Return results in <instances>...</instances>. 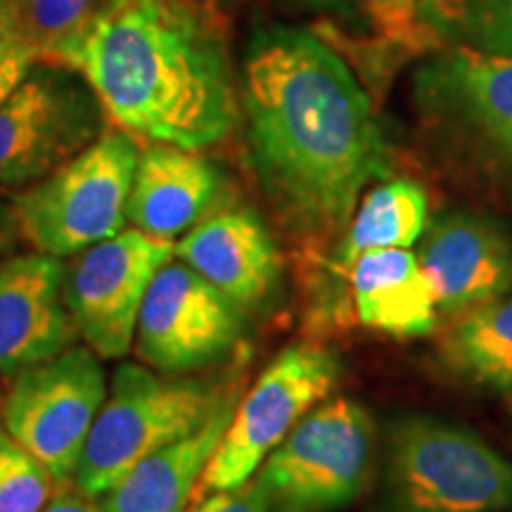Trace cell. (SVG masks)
Here are the masks:
<instances>
[{"mask_svg": "<svg viewBox=\"0 0 512 512\" xmlns=\"http://www.w3.org/2000/svg\"><path fill=\"white\" fill-rule=\"evenodd\" d=\"M242 112L261 195L275 221L304 245L347 228L361 190L389 174L368 95L311 31H256L242 72Z\"/></svg>", "mask_w": 512, "mask_h": 512, "instance_id": "cell-1", "label": "cell"}, {"mask_svg": "<svg viewBox=\"0 0 512 512\" xmlns=\"http://www.w3.org/2000/svg\"><path fill=\"white\" fill-rule=\"evenodd\" d=\"M76 69L119 131L188 150L238 124L216 12L181 0H124L76 50Z\"/></svg>", "mask_w": 512, "mask_h": 512, "instance_id": "cell-2", "label": "cell"}, {"mask_svg": "<svg viewBox=\"0 0 512 512\" xmlns=\"http://www.w3.org/2000/svg\"><path fill=\"white\" fill-rule=\"evenodd\" d=\"M363 512H512V460L456 422L401 415Z\"/></svg>", "mask_w": 512, "mask_h": 512, "instance_id": "cell-3", "label": "cell"}, {"mask_svg": "<svg viewBox=\"0 0 512 512\" xmlns=\"http://www.w3.org/2000/svg\"><path fill=\"white\" fill-rule=\"evenodd\" d=\"M221 401L200 380L121 361L88 434L74 486L100 501L140 460L195 432Z\"/></svg>", "mask_w": 512, "mask_h": 512, "instance_id": "cell-4", "label": "cell"}, {"mask_svg": "<svg viewBox=\"0 0 512 512\" xmlns=\"http://www.w3.org/2000/svg\"><path fill=\"white\" fill-rule=\"evenodd\" d=\"M138 155L136 138L107 128L55 174L19 190L10 204L22 242L64 261L121 233Z\"/></svg>", "mask_w": 512, "mask_h": 512, "instance_id": "cell-5", "label": "cell"}, {"mask_svg": "<svg viewBox=\"0 0 512 512\" xmlns=\"http://www.w3.org/2000/svg\"><path fill=\"white\" fill-rule=\"evenodd\" d=\"M377 470L375 420L358 401L318 403L256 477L268 512H339L366 496Z\"/></svg>", "mask_w": 512, "mask_h": 512, "instance_id": "cell-6", "label": "cell"}, {"mask_svg": "<svg viewBox=\"0 0 512 512\" xmlns=\"http://www.w3.org/2000/svg\"><path fill=\"white\" fill-rule=\"evenodd\" d=\"M337 380L339 361L330 349L292 344L280 351L240 406L233 408L226 432L195 486V503L247 484L297 422L328 399Z\"/></svg>", "mask_w": 512, "mask_h": 512, "instance_id": "cell-7", "label": "cell"}, {"mask_svg": "<svg viewBox=\"0 0 512 512\" xmlns=\"http://www.w3.org/2000/svg\"><path fill=\"white\" fill-rule=\"evenodd\" d=\"M107 131L98 95L76 69L36 62L0 105V188L24 190Z\"/></svg>", "mask_w": 512, "mask_h": 512, "instance_id": "cell-8", "label": "cell"}, {"mask_svg": "<svg viewBox=\"0 0 512 512\" xmlns=\"http://www.w3.org/2000/svg\"><path fill=\"white\" fill-rule=\"evenodd\" d=\"M107 387L102 358L74 344L12 377L0 399V422L57 484H74Z\"/></svg>", "mask_w": 512, "mask_h": 512, "instance_id": "cell-9", "label": "cell"}, {"mask_svg": "<svg viewBox=\"0 0 512 512\" xmlns=\"http://www.w3.org/2000/svg\"><path fill=\"white\" fill-rule=\"evenodd\" d=\"M422 117L512 190V57L448 48L415 74Z\"/></svg>", "mask_w": 512, "mask_h": 512, "instance_id": "cell-10", "label": "cell"}, {"mask_svg": "<svg viewBox=\"0 0 512 512\" xmlns=\"http://www.w3.org/2000/svg\"><path fill=\"white\" fill-rule=\"evenodd\" d=\"M176 256V242L124 228L64 264V299L76 335L102 361L131 354L147 287Z\"/></svg>", "mask_w": 512, "mask_h": 512, "instance_id": "cell-11", "label": "cell"}, {"mask_svg": "<svg viewBox=\"0 0 512 512\" xmlns=\"http://www.w3.org/2000/svg\"><path fill=\"white\" fill-rule=\"evenodd\" d=\"M242 337L240 309L183 261H166L147 287L133 351L162 375L221 361Z\"/></svg>", "mask_w": 512, "mask_h": 512, "instance_id": "cell-12", "label": "cell"}, {"mask_svg": "<svg viewBox=\"0 0 512 512\" xmlns=\"http://www.w3.org/2000/svg\"><path fill=\"white\" fill-rule=\"evenodd\" d=\"M418 261L446 316H463L512 287V240L496 221L472 211H446L427 223Z\"/></svg>", "mask_w": 512, "mask_h": 512, "instance_id": "cell-13", "label": "cell"}, {"mask_svg": "<svg viewBox=\"0 0 512 512\" xmlns=\"http://www.w3.org/2000/svg\"><path fill=\"white\" fill-rule=\"evenodd\" d=\"M76 342L64 261L38 252L0 261V380L10 382Z\"/></svg>", "mask_w": 512, "mask_h": 512, "instance_id": "cell-14", "label": "cell"}, {"mask_svg": "<svg viewBox=\"0 0 512 512\" xmlns=\"http://www.w3.org/2000/svg\"><path fill=\"white\" fill-rule=\"evenodd\" d=\"M176 259L200 273L238 309H256L278 287V247L254 211L207 216L176 242Z\"/></svg>", "mask_w": 512, "mask_h": 512, "instance_id": "cell-15", "label": "cell"}, {"mask_svg": "<svg viewBox=\"0 0 512 512\" xmlns=\"http://www.w3.org/2000/svg\"><path fill=\"white\" fill-rule=\"evenodd\" d=\"M221 195V174L197 150L169 143H152L140 150L128 223L162 240H181L207 219Z\"/></svg>", "mask_w": 512, "mask_h": 512, "instance_id": "cell-16", "label": "cell"}, {"mask_svg": "<svg viewBox=\"0 0 512 512\" xmlns=\"http://www.w3.org/2000/svg\"><path fill=\"white\" fill-rule=\"evenodd\" d=\"M342 278L349 280L351 304L366 328L392 337H422L437 325L432 287L408 249L361 254Z\"/></svg>", "mask_w": 512, "mask_h": 512, "instance_id": "cell-17", "label": "cell"}, {"mask_svg": "<svg viewBox=\"0 0 512 512\" xmlns=\"http://www.w3.org/2000/svg\"><path fill=\"white\" fill-rule=\"evenodd\" d=\"M233 401L223 399L195 432L140 460L100 498L102 512H188L204 467L226 432Z\"/></svg>", "mask_w": 512, "mask_h": 512, "instance_id": "cell-18", "label": "cell"}, {"mask_svg": "<svg viewBox=\"0 0 512 512\" xmlns=\"http://www.w3.org/2000/svg\"><path fill=\"white\" fill-rule=\"evenodd\" d=\"M427 195L422 185L408 178L377 185L363 197L344 238L330 259V271L342 275L361 254L373 249H408L427 228Z\"/></svg>", "mask_w": 512, "mask_h": 512, "instance_id": "cell-19", "label": "cell"}, {"mask_svg": "<svg viewBox=\"0 0 512 512\" xmlns=\"http://www.w3.org/2000/svg\"><path fill=\"white\" fill-rule=\"evenodd\" d=\"M124 0H5L10 34L38 62L69 67L76 50Z\"/></svg>", "mask_w": 512, "mask_h": 512, "instance_id": "cell-20", "label": "cell"}, {"mask_svg": "<svg viewBox=\"0 0 512 512\" xmlns=\"http://www.w3.org/2000/svg\"><path fill=\"white\" fill-rule=\"evenodd\" d=\"M444 356L467 380L512 389V294L467 311L444 339Z\"/></svg>", "mask_w": 512, "mask_h": 512, "instance_id": "cell-21", "label": "cell"}, {"mask_svg": "<svg viewBox=\"0 0 512 512\" xmlns=\"http://www.w3.org/2000/svg\"><path fill=\"white\" fill-rule=\"evenodd\" d=\"M418 27L451 48L512 57V0H418Z\"/></svg>", "mask_w": 512, "mask_h": 512, "instance_id": "cell-22", "label": "cell"}, {"mask_svg": "<svg viewBox=\"0 0 512 512\" xmlns=\"http://www.w3.org/2000/svg\"><path fill=\"white\" fill-rule=\"evenodd\" d=\"M60 484L0 422V512H43Z\"/></svg>", "mask_w": 512, "mask_h": 512, "instance_id": "cell-23", "label": "cell"}, {"mask_svg": "<svg viewBox=\"0 0 512 512\" xmlns=\"http://www.w3.org/2000/svg\"><path fill=\"white\" fill-rule=\"evenodd\" d=\"M368 10L384 36L413 41L420 38L418 0H368Z\"/></svg>", "mask_w": 512, "mask_h": 512, "instance_id": "cell-24", "label": "cell"}, {"mask_svg": "<svg viewBox=\"0 0 512 512\" xmlns=\"http://www.w3.org/2000/svg\"><path fill=\"white\" fill-rule=\"evenodd\" d=\"M190 512H268V494L259 477L233 491H216L200 498Z\"/></svg>", "mask_w": 512, "mask_h": 512, "instance_id": "cell-25", "label": "cell"}, {"mask_svg": "<svg viewBox=\"0 0 512 512\" xmlns=\"http://www.w3.org/2000/svg\"><path fill=\"white\" fill-rule=\"evenodd\" d=\"M38 60L22 43L0 38V105Z\"/></svg>", "mask_w": 512, "mask_h": 512, "instance_id": "cell-26", "label": "cell"}, {"mask_svg": "<svg viewBox=\"0 0 512 512\" xmlns=\"http://www.w3.org/2000/svg\"><path fill=\"white\" fill-rule=\"evenodd\" d=\"M43 512H102L100 503L93 498L83 496L74 484H60L57 494L50 498V503Z\"/></svg>", "mask_w": 512, "mask_h": 512, "instance_id": "cell-27", "label": "cell"}, {"mask_svg": "<svg viewBox=\"0 0 512 512\" xmlns=\"http://www.w3.org/2000/svg\"><path fill=\"white\" fill-rule=\"evenodd\" d=\"M19 242H22V235L12 214V204L0 200V261L15 254Z\"/></svg>", "mask_w": 512, "mask_h": 512, "instance_id": "cell-28", "label": "cell"}, {"mask_svg": "<svg viewBox=\"0 0 512 512\" xmlns=\"http://www.w3.org/2000/svg\"><path fill=\"white\" fill-rule=\"evenodd\" d=\"M181 3H190V5H197V8L216 12V10H219V5L226 3V0H181Z\"/></svg>", "mask_w": 512, "mask_h": 512, "instance_id": "cell-29", "label": "cell"}, {"mask_svg": "<svg viewBox=\"0 0 512 512\" xmlns=\"http://www.w3.org/2000/svg\"><path fill=\"white\" fill-rule=\"evenodd\" d=\"M306 3H311V5H325V3H332V0H306Z\"/></svg>", "mask_w": 512, "mask_h": 512, "instance_id": "cell-30", "label": "cell"}, {"mask_svg": "<svg viewBox=\"0 0 512 512\" xmlns=\"http://www.w3.org/2000/svg\"><path fill=\"white\" fill-rule=\"evenodd\" d=\"M508 403H510V411H512V389H510V396H508Z\"/></svg>", "mask_w": 512, "mask_h": 512, "instance_id": "cell-31", "label": "cell"}, {"mask_svg": "<svg viewBox=\"0 0 512 512\" xmlns=\"http://www.w3.org/2000/svg\"><path fill=\"white\" fill-rule=\"evenodd\" d=\"M0 399H3V396H0Z\"/></svg>", "mask_w": 512, "mask_h": 512, "instance_id": "cell-32", "label": "cell"}]
</instances>
